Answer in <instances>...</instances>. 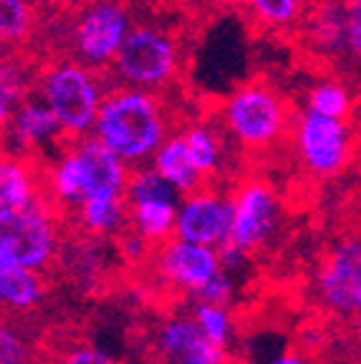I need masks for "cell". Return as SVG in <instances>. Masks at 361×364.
<instances>
[{
    "label": "cell",
    "mask_w": 361,
    "mask_h": 364,
    "mask_svg": "<svg viewBox=\"0 0 361 364\" xmlns=\"http://www.w3.org/2000/svg\"><path fill=\"white\" fill-rule=\"evenodd\" d=\"M149 165H152L164 180L170 182L180 195L195 193L198 188L208 185L205 177L198 172V167L192 165L182 132H172V134L159 144V149L152 154V159H149Z\"/></svg>",
    "instance_id": "obj_17"
},
{
    "label": "cell",
    "mask_w": 361,
    "mask_h": 364,
    "mask_svg": "<svg viewBox=\"0 0 361 364\" xmlns=\"http://www.w3.org/2000/svg\"><path fill=\"white\" fill-rule=\"evenodd\" d=\"M38 28V8L33 0H0V56L26 46Z\"/></svg>",
    "instance_id": "obj_19"
},
{
    "label": "cell",
    "mask_w": 361,
    "mask_h": 364,
    "mask_svg": "<svg viewBox=\"0 0 361 364\" xmlns=\"http://www.w3.org/2000/svg\"><path fill=\"white\" fill-rule=\"evenodd\" d=\"M293 147L298 162L313 177H336L354 157V136L346 119L303 109L293 117Z\"/></svg>",
    "instance_id": "obj_7"
},
{
    "label": "cell",
    "mask_w": 361,
    "mask_h": 364,
    "mask_svg": "<svg viewBox=\"0 0 361 364\" xmlns=\"http://www.w3.org/2000/svg\"><path fill=\"white\" fill-rule=\"evenodd\" d=\"M56 364H122L117 357L91 344H74L58 354Z\"/></svg>",
    "instance_id": "obj_28"
},
{
    "label": "cell",
    "mask_w": 361,
    "mask_h": 364,
    "mask_svg": "<svg viewBox=\"0 0 361 364\" xmlns=\"http://www.w3.org/2000/svg\"><path fill=\"white\" fill-rule=\"evenodd\" d=\"M154 352L159 364H227V349L215 344L190 316H167L154 334Z\"/></svg>",
    "instance_id": "obj_11"
},
{
    "label": "cell",
    "mask_w": 361,
    "mask_h": 364,
    "mask_svg": "<svg viewBox=\"0 0 361 364\" xmlns=\"http://www.w3.org/2000/svg\"><path fill=\"white\" fill-rule=\"evenodd\" d=\"M157 273L182 294H200L205 284L220 271V253L212 245H200L172 235L152 253Z\"/></svg>",
    "instance_id": "obj_10"
},
{
    "label": "cell",
    "mask_w": 361,
    "mask_h": 364,
    "mask_svg": "<svg viewBox=\"0 0 361 364\" xmlns=\"http://www.w3.org/2000/svg\"><path fill=\"white\" fill-rule=\"evenodd\" d=\"M43 200V172L36 167L33 154L0 149V210L31 208Z\"/></svg>",
    "instance_id": "obj_14"
},
{
    "label": "cell",
    "mask_w": 361,
    "mask_h": 364,
    "mask_svg": "<svg viewBox=\"0 0 361 364\" xmlns=\"http://www.w3.org/2000/svg\"><path fill=\"white\" fill-rule=\"evenodd\" d=\"M170 127V109L157 91L109 86L91 134L129 167H139L149 162L159 144L172 134Z\"/></svg>",
    "instance_id": "obj_1"
},
{
    "label": "cell",
    "mask_w": 361,
    "mask_h": 364,
    "mask_svg": "<svg viewBox=\"0 0 361 364\" xmlns=\"http://www.w3.org/2000/svg\"><path fill=\"white\" fill-rule=\"evenodd\" d=\"M180 68L182 56L175 36L154 23H134L119 46L107 79L114 86L162 91L175 84Z\"/></svg>",
    "instance_id": "obj_4"
},
{
    "label": "cell",
    "mask_w": 361,
    "mask_h": 364,
    "mask_svg": "<svg viewBox=\"0 0 361 364\" xmlns=\"http://www.w3.org/2000/svg\"><path fill=\"white\" fill-rule=\"evenodd\" d=\"M131 26L126 0H86L66 26L68 56L107 74Z\"/></svg>",
    "instance_id": "obj_5"
},
{
    "label": "cell",
    "mask_w": 361,
    "mask_h": 364,
    "mask_svg": "<svg viewBox=\"0 0 361 364\" xmlns=\"http://www.w3.org/2000/svg\"><path fill=\"white\" fill-rule=\"evenodd\" d=\"M361 271V240L344 238L323 258L316 276V291L321 304L333 314H356V284Z\"/></svg>",
    "instance_id": "obj_12"
},
{
    "label": "cell",
    "mask_w": 361,
    "mask_h": 364,
    "mask_svg": "<svg viewBox=\"0 0 361 364\" xmlns=\"http://www.w3.org/2000/svg\"><path fill=\"white\" fill-rule=\"evenodd\" d=\"M74 220L91 238H109L129 228V205L124 195H94L76 208Z\"/></svg>",
    "instance_id": "obj_16"
},
{
    "label": "cell",
    "mask_w": 361,
    "mask_h": 364,
    "mask_svg": "<svg viewBox=\"0 0 361 364\" xmlns=\"http://www.w3.org/2000/svg\"><path fill=\"white\" fill-rule=\"evenodd\" d=\"M311 0H243L250 21L263 31H288L303 21Z\"/></svg>",
    "instance_id": "obj_21"
},
{
    "label": "cell",
    "mask_w": 361,
    "mask_h": 364,
    "mask_svg": "<svg viewBox=\"0 0 361 364\" xmlns=\"http://www.w3.org/2000/svg\"><path fill=\"white\" fill-rule=\"evenodd\" d=\"M359 114H361V97H359Z\"/></svg>",
    "instance_id": "obj_35"
},
{
    "label": "cell",
    "mask_w": 361,
    "mask_h": 364,
    "mask_svg": "<svg viewBox=\"0 0 361 364\" xmlns=\"http://www.w3.org/2000/svg\"><path fill=\"white\" fill-rule=\"evenodd\" d=\"M107 74L76 61L66 53L43 63L33 81V91L56 114L66 139L91 134L104 97L109 91Z\"/></svg>",
    "instance_id": "obj_2"
},
{
    "label": "cell",
    "mask_w": 361,
    "mask_h": 364,
    "mask_svg": "<svg viewBox=\"0 0 361 364\" xmlns=\"http://www.w3.org/2000/svg\"><path fill=\"white\" fill-rule=\"evenodd\" d=\"M354 326H356V334L361 336V311H356V321H354Z\"/></svg>",
    "instance_id": "obj_33"
},
{
    "label": "cell",
    "mask_w": 361,
    "mask_h": 364,
    "mask_svg": "<svg viewBox=\"0 0 361 364\" xmlns=\"http://www.w3.org/2000/svg\"><path fill=\"white\" fill-rule=\"evenodd\" d=\"M192 318L200 324V329L220 347H230L232 339V316L227 311V306L220 304H208V301H198L192 306Z\"/></svg>",
    "instance_id": "obj_26"
},
{
    "label": "cell",
    "mask_w": 361,
    "mask_h": 364,
    "mask_svg": "<svg viewBox=\"0 0 361 364\" xmlns=\"http://www.w3.org/2000/svg\"><path fill=\"white\" fill-rule=\"evenodd\" d=\"M182 198H147L129 205V228L157 248L175 235L177 210Z\"/></svg>",
    "instance_id": "obj_18"
},
{
    "label": "cell",
    "mask_w": 361,
    "mask_h": 364,
    "mask_svg": "<svg viewBox=\"0 0 361 364\" xmlns=\"http://www.w3.org/2000/svg\"><path fill=\"white\" fill-rule=\"evenodd\" d=\"M182 136H185L192 165L198 167V172L205 177V182L215 180L222 172V154H225L220 132L215 129V127L205 124V122H195V124H190L182 132Z\"/></svg>",
    "instance_id": "obj_20"
},
{
    "label": "cell",
    "mask_w": 361,
    "mask_h": 364,
    "mask_svg": "<svg viewBox=\"0 0 361 364\" xmlns=\"http://www.w3.org/2000/svg\"><path fill=\"white\" fill-rule=\"evenodd\" d=\"M33 81L13 56H0V132L6 129L13 109L21 99L33 94Z\"/></svg>",
    "instance_id": "obj_22"
},
{
    "label": "cell",
    "mask_w": 361,
    "mask_h": 364,
    "mask_svg": "<svg viewBox=\"0 0 361 364\" xmlns=\"http://www.w3.org/2000/svg\"><path fill=\"white\" fill-rule=\"evenodd\" d=\"M232 198V230L230 243L237 245L245 253L260 250L273 233L278 230V218H281V205L268 182L243 180L235 188Z\"/></svg>",
    "instance_id": "obj_8"
},
{
    "label": "cell",
    "mask_w": 361,
    "mask_h": 364,
    "mask_svg": "<svg viewBox=\"0 0 361 364\" xmlns=\"http://www.w3.org/2000/svg\"><path fill=\"white\" fill-rule=\"evenodd\" d=\"M286 97L266 81H248L232 89L220 107V119L235 144L263 152L281 142L293 124Z\"/></svg>",
    "instance_id": "obj_3"
},
{
    "label": "cell",
    "mask_w": 361,
    "mask_h": 364,
    "mask_svg": "<svg viewBox=\"0 0 361 364\" xmlns=\"http://www.w3.org/2000/svg\"><path fill=\"white\" fill-rule=\"evenodd\" d=\"M0 364H38L33 341L8 318H0Z\"/></svg>",
    "instance_id": "obj_24"
},
{
    "label": "cell",
    "mask_w": 361,
    "mask_h": 364,
    "mask_svg": "<svg viewBox=\"0 0 361 364\" xmlns=\"http://www.w3.org/2000/svg\"><path fill=\"white\" fill-rule=\"evenodd\" d=\"M58 213L48 200L18 210H0V256L43 271L58 256Z\"/></svg>",
    "instance_id": "obj_6"
},
{
    "label": "cell",
    "mask_w": 361,
    "mask_h": 364,
    "mask_svg": "<svg viewBox=\"0 0 361 364\" xmlns=\"http://www.w3.org/2000/svg\"><path fill=\"white\" fill-rule=\"evenodd\" d=\"M45 299V281L41 271L0 256V309L31 311Z\"/></svg>",
    "instance_id": "obj_15"
},
{
    "label": "cell",
    "mask_w": 361,
    "mask_h": 364,
    "mask_svg": "<svg viewBox=\"0 0 361 364\" xmlns=\"http://www.w3.org/2000/svg\"><path fill=\"white\" fill-rule=\"evenodd\" d=\"M232 230V198L220 190L203 185L195 193L182 195L177 210L175 235L200 245L220 248L230 240Z\"/></svg>",
    "instance_id": "obj_9"
},
{
    "label": "cell",
    "mask_w": 361,
    "mask_h": 364,
    "mask_svg": "<svg viewBox=\"0 0 361 364\" xmlns=\"http://www.w3.org/2000/svg\"><path fill=\"white\" fill-rule=\"evenodd\" d=\"M316 3H326V0H311V6H316Z\"/></svg>",
    "instance_id": "obj_34"
},
{
    "label": "cell",
    "mask_w": 361,
    "mask_h": 364,
    "mask_svg": "<svg viewBox=\"0 0 361 364\" xmlns=\"http://www.w3.org/2000/svg\"><path fill=\"white\" fill-rule=\"evenodd\" d=\"M0 136H3V144H13L8 147L11 152L21 154H33L45 147H61L66 142V134L58 124L56 114L36 91L16 104Z\"/></svg>",
    "instance_id": "obj_13"
},
{
    "label": "cell",
    "mask_w": 361,
    "mask_h": 364,
    "mask_svg": "<svg viewBox=\"0 0 361 364\" xmlns=\"http://www.w3.org/2000/svg\"><path fill=\"white\" fill-rule=\"evenodd\" d=\"M306 109L336 119H349L354 114V97H351L349 86L341 81H318L306 94Z\"/></svg>",
    "instance_id": "obj_23"
},
{
    "label": "cell",
    "mask_w": 361,
    "mask_h": 364,
    "mask_svg": "<svg viewBox=\"0 0 361 364\" xmlns=\"http://www.w3.org/2000/svg\"><path fill=\"white\" fill-rule=\"evenodd\" d=\"M232 291H235V284H232V273H227L225 268L215 273L212 279L200 289L198 301H208V304H220V306H227V301L232 299Z\"/></svg>",
    "instance_id": "obj_29"
},
{
    "label": "cell",
    "mask_w": 361,
    "mask_h": 364,
    "mask_svg": "<svg viewBox=\"0 0 361 364\" xmlns=\"http://www.w3.org/2000/svg\"><path fill=\"white\" fill-rule=\"evenodd\" d=\"M268 364H308L303 357H298V354L293 352H286V354H278L276 359H271Z\"/></svg>",
    "instance_id": "obj_30"
},
{
    "label": "cell",
    "mask_w": 361,
    "mask_h": 364,
    "mask_svg": "<svg viewBox=\"0 0 361 364\" xmlns=\"http://www.w3.org/2000/svg\"><path fill=\"white\" fill-rule=\"evenodd\" d=\"M346 28V53L361 61V0H341Z\"/></svg>",
    "instance_id": "obj_27"
},
{
    "label": "cell",
    "mask_w": 361,
    "mask_h": 364,
    "mask_svg": "<svg viewBox=\"0 0 361 364\" xmlns=\"http://www.w3.org/2000/svg\"><path fill=\"white\" fill-rule=\"evenodd\" d=\"M356 311H361V271H359V284H356Z\"/></svg>",
    "instance_id": "obj_31"
},
{
    "label": "cell",
    "mask_w": 361,
    "mask_h": 364,
    "mask_svg": "<svg viewBox=\"0 0 361 364\" xmlns=\"http://www.w3.org/2000/svg\"><path fill=\"white\" fill-rule=\"evenodd\" d=\"M217 6H243V0H215Z\"/></svg>",
    "instance_id": "obj_32"
},
{
    "label": "cell",
    "mask_w": 361,
    "mask_h": 364,
    "mask_svg": "<svg viewBox=\"0 0 361 364\" xmlns=\"http://www.w3.org/2000/svg\"><path fill=\"white\" fill-rule=\"evenodd\" d=\"M124 198L126 203H134L147 198H182V195L152 165H139L136 170H131Z\"/></svg>",
    "instance_id": "obj_25"
}]
</instances>
